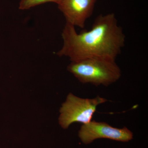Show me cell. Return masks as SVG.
<instances>
[{
  "label": "cell",
  "instance_id": "obj_2",
  "mask_svg": "<svg viewBox=\"0 0 148 148\" xmlns=\"http://www.w3.org/2000/svg\"><path fill=\"white\" fill-rule=\"evenodd\" d=\"M68 71L80 82L95 86H108L120 78L121 72L115 61L101 58H87L72 61Z\"/></svg>",
  "mask_w": 148,
  "mask_h": 148
},
{
  "label": "cell",
  "instance_id": "obj_3",
  "mask_svg": "<svg viewBox=\"0 0 148 148\" xmlns=\"http://www.w3.org/2000/svg\"><path fill=\"white\" fill-rule=\"evenodd\" d=\"M107 101L99 96L91 99L83 98L69 93L60 108L58 118L60 126L66 129L75 123H88L92 121L98 106Z\"/></svg>",
  "mask_w": 148,
  "mask_h": 148
},
{
  "label": "cell",
  "instance_id": "obj_5",
  "mask_svg": "<svg viewBox=\"0 0 148 148\" xmlns=\"http://www.w3.org/2000/svg\"><path fill=\"white\" fill-rule=\"evenodd\" d=\"M97 0H62L58 8L64 14L66 23L83 29L91 16Z\"/></svg>",
  "mask_w": 148,
  "mask_h": 148
},
{
  "label": "cell",
  "instance_id": "obj_4",
  "mask_svg": "<svg viewBox=\"0 0 148 148\" xmlns=\"http://www.w3.org/2000/svg\"><path fill=\"white\" fill-rule=\"evenodd\" d=\"M78 136L83 144L88 145L99 139L126 143L133 139V134L125 127L116 128L104 122L91 121L82 125L79 131Z\"/></svg>",
  "mask_w": 148,
  "mask_h": 148
},
{
  "label": "cell",
  "instance_id": "obj_6",
  "mask_svg": "<svg viewBox=\"0 0 148 148\" xmlns=\"http://www.w3.org/2000/svg\"><path fill=\"white\" fill-rule=\"evenodd\" d=\"M62 0H21L18 8L21 10H26L45 3L53 2L58 4Z\"/></svg>",
  "mask_w": 148,
  "mask_h": 148
},
{
  "label": "cell",
  "instance_id": "obj_1",
  "mask_svg": "<svg viewBox=\"0 0 148 148\" xmlns=\"http://www.w3.org/2000/svg\"><path fill=\"white\" fill-rule=\"evenodd\" d=\"M61 36L63 46L56 54L71 61L87 58L115 61L125 43V35L113 13L99 15L90 30L80 33L66 23Z\"/></svg>",
  "mask_w": 148,
  "mask_h": 148
}]
</instances>
